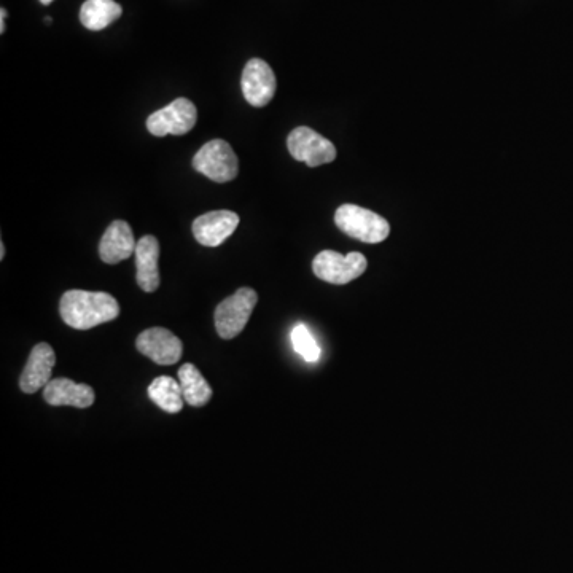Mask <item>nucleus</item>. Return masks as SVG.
I'll list each match as a JSON object with an SVG mask.
<instances>
[{
  "label": "nucleus",
  "instance_id": "1",
  "mask_svg": "<svg viewBox=\"0 0 573 573\" xmlns=\"http://www.w3.org/2000/svg\"><path fill=\"white\" fill-rule=\"evenodd\" d=\"M59 312L69 327L90 330L117 319L120 316V305L106 292L69 290L61 298Z\"/></svg>",
  "mask_w": 573,
  "mask_h": 573
},
{
  "label": "nucleus",
  "instance_id": "2",
  "mask_svg": "<svg viewBox=\"0 0 573 573\" xmlns=\"http://www.w3.org/2000/svg\"><path fill=\"white\" fill-rule=\"evenodd\" d=\"M336 227L347 236L367 244H379L386 241L390 234V225L386 219L365 207L344 204L335 214Z\"/></svg>",
  "mask_w": 573,
  "mask_h": 573
},
{
  "label": "nucleus",
  "instance_id": "3",
  "mask_svg": "<svg viewBox=\"0 0 573 573\" xmlns=\"http://www.w3.org/2000/svg\"><path fill=\"white\" fill-rule=\"evenodd\" d=\"M257 292L249 287H242L227 300H223L215 309V328L223 340H233L244 330L255 306Z\"/></svg>",
  "mask_w": 573,
  "mask_h": 573
},
{
  "label": "nucleus",
  "instance_id": "4",
  "mask_svg": "<svg viewBox=\"0 0 573 573\" xmlns=\"http://www.w3.org/2000/svg\"><path fill=\"white\" fill-rule=\"evenodd\" d=\"M193 168L217 184H225L238 177L239 161L231 145L222 139L207 142L193 158Z\"/></svg>",
  "mask_w": 573,
  "mask_h": 573
},
{
  "label": "nucleus",
  "instance_id": "5",
  "mask_svg": "<svg viewBox=\"0 0 573 573\" xmlns=\"http://www.w3.org/2000/svg\"><path fill=\"white\" fill-rule=\"evenodd\" d=\"M367 266V258L359 252L341 255L335 250H324L314 258L312 271L328 284L344 285L362 276Z\"/></svg>",
  "mask_w": 573,
  "mask_h": 573
},
{
  "label": "nucleus",
  "instance_id": "6",
  "mask_svg": "<svg viewBox=\"0 0 573 573\" xmlns=\"http://www.w3.org/2000/svg\"><path fill=\"white\" fill-rule=\"evenodd\" d=\"M198 121V110L187 98L172 101L169 106L156 110L147 118V129L156 137L184 136L195 128Z\"/></svg>",
  "mask_w": 573,
  "mask_h": 573
},
{
  "label": "nucleus",
  "instance_id": "7",
  "mask_svg": "<svg viewBox=\"0 0 573 573\" xmlns=\"http://www.w3.org/2000/svg\"><path fill=\"white\" fill-rule=\"evenodd\" d=\"M287 147L295 160L303 161L309 168L332 163L336 158L335 145L308 126L293 129L287 137Z\"/></svg>",
  "mask_w": 573,
  "mask_h": 573
},
{
  "label": "nucleus",
  "instance_id": "8",
  "mask_svg": "<svg viewBox=\"0 0 573 573\" xmlns=\"http://www.w3.org/2000/svg\"><path fill=\"white\" fill-rule=\"evenodd\" d=\"M241 88L250 106H268L276 94V75L263 59H250L242 71Z\"/></svg>",
  "mask_w": 573,
  "mask_h": 573
},
{
  "label": "nucleus",
  "instance_id": "9",
  "mask_svg": "<svg viewBox=\"0 0 573 573\" xmlns=\"http://www.w3.org/2000/svg\"><path fill=\"white\" fill-rule=\"evenodd\" d=\"M137 351L149 357L158 365H174L184 352L182 341L166 328L155 327L145 330L136 340Z\"/></svg>",
  "mask_w": 573,
  "mask_h": 573
},
{
  "label": "nucleus",
  "instance_id": "10",
  "mask_svg": "<svg viewBox=\"0 0 573 573\" xmlns=\"http://www.w3.org/2000/svg\"><path fill=\"white\" fill-rule=\"evenodd\" d=\"M239 225V215L231 211H212L193 222V236L201 246L219 247Z\"/></svg>",
  "mask_w": 573,
  "mask_h": 573
},
{
  "label": "nucleus",
  "instance_id": "11",
  "mask_svg": "<svg viewBox=\"0 0 573 573\" xmlns=\"http://www.w3.org/2000/svg\"><path fill=\"white\" fill-rule=\"evenodd\" d=\"M136 247L137 242L134 241L133 230L128 223L125 220H115L110 223L99 242V257L107 265H117L136 254Z\"/></svg>",
  "mask_w": 573,
  "mask_h": 573
},
{
  "label": "nucleus",
  "instance_id": "12",
  "mask_svg": "<svg viewBox=\"0 0 573 573\" xmlns=\"http://www.w3.org/2000/svg\"><path fill=\"white\" fill-rule=\"evenodd\" d=\"M55 363L56 354L50 344H37L32 349L20 378V387L24 394H34L42 387H47L48 382L51 381V371Z\"/></svg>",
  "mask_w": 573,
  "mask_h": 573
},
{
  "label": "nucleus",
  "instance_id": "13",
  "mask_svg": "<svg viewBox=\"0 0 573 573\" xmlns=\"http://www.w3.org/2000/svg\"><path fill=\"white\" fill-rule=\"evenodd\" d=\"M43 400L51 406H74V408H90L96 400L93 387L78 384L67 378L53 379L43 389Z\"/></svg>",
  "mask_w": 573,
  "mask_h": 573
},
{
  "label": "nucleus",
  "instance_id": "14",
  "mask_svg": "<svg viewBox=\"0 0 573 573\" xmlns=\"http://www.w3.org/2000/svg\"><path fill=\"white\" fill-rule=\"evenodd\" d=\"M160 242L152 234H147L137 241L136 266L137 285L144 292L153 293L160 287Z\"/></svg>",
  "mask_w": 573,
  "mask_h": 573
},
{
  "label": "nucleus",
  "instance_id": "15",
  "mask_svg": "<svg viewBox=\"0 0 573 573\" xmlns=\"http://www.w3.org/2000/svg\"><path fill=\"white\" fill-rule=\"evenodd\" d=\"M123 15V8L115 0H86L80 8V21L90 31H102Z\"/></svg>",
  "mask_w": 573,
  "mask_h": 573
},
{
  "label": "nucleus",
  "instance_id": "16",
  "mask_svg": "<svg viewBox=\"0 0 573 573\" xmlns=\"http://www.w3.org/2000/svg\"><path fill=\"white\" fill-rule=\"evenodd\" d=\"M149 397L156 406H160L161 410L166 411V413H180L184 408L185 398L180 382L169 378V376L153 379L149 386Z\"/></svg>",
  "mask_w": 573,
  "mask_h": 573
},
{
  "label": "nucleus",
  "instance_id": "17",
  "mask_svg": "<svg viewBox=\"0 0 573 573\" xmlns=\"http://www.w3.org/2000/svg\"><path fill=\"white\" fill-rule=\"evenodd\" d=\"M179 382L185 402L188 405L199 408V406H204L211 400V386L207 384L206 379L201 375V371L195 365L185 363L184 367L180 368Z\"/></svg>",
  "mask_w": 573,
  "mask_h": 573
},
{
  "label": "nucleus",
  "instance_id": "18",
  "mask_svg": "<svg viewBox=\"0 0 573 573\" xmlns=\"http://www.w3.org/2000/svg\"><path fill=\"white\" fill-rule=\"evenodd\" d=\"M293 349L306 360V362H317L320 357L319 344L314 340V336L309 332L305 324H298L293 328L292 335Z\"/></svg>",
  "mask_w": 573,
  "mask_h": 573
},
{
  "label": "nucleus",
  "instance_id": "19",
  "mask_svg": "<svg viewBox=\"0 0 573 573\" xmlns=\"http://www.w3.org/2000/svg\"><path fill=\"white\" fill-rule=\"evenodd\" d=\"M0 16H2V18H0V32H2V34H4V32H5V18H7V10H5V8H2V10H0Z\"/></svg>",
  "mask_w": 573,
  "mask_h": 573
},
{
  "label": "nucleus",
  "instance_id": "20",
  "mask_svg": "<svg viewBox=\"0 0 573 573\" xmlns=\"http://www.w3.org/2000/svg\"><path fill=\"white\" fill-rule=\"evenodd\" d=\"M5 258V246H4V242H2V244H0V260H4Z\"/></svg>",
  "mask_w": 573,
  "mask_h": 573
},
{
  "label": "nucleus",
  "instance_id": "21",
  "mask_svg": "<svg viewBox=\"0 0 573 573\" xmlns=\"http://www.w3.org/2000/svg\"><path fill=\"white\" fill-rule=\"evenodd\" d=\"M40 2H42L43 5H50L53 0H40Z\"/></svg>",
  "mask_w": 573,
  "mask_h": 573
}]
</instances>
